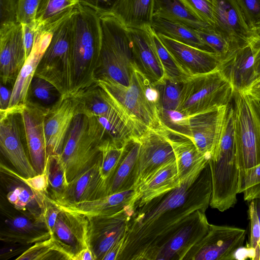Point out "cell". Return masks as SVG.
I'll return each instance as SVG.
<instances>
[{"label":"cell","instance_id":"cell-1","mask_svg":"<svg viewBox=\"0 0 260 260\" xmlns=\"http://www.w3.org/2000/svg\"><path fill=\"white\" fill-rule=\"evenodd\" d=\"M212 194L209 163L193 182L136 208L129 219L118 260H152L157 250L198 210L206 211Z\"/></svg>","mask_w":260,"mask_h":260},{"label":"cell","instance_id":"cell-2","mask_svg":"<svg viewBox=\"0 0 260 260\" xmlns=\"http://www.w3.org/2000/svg\"><path fill=\"white\" fill-rule=\"evenodd\" d=\"M96 82L134 138L138 139L149 129L164 128L157 91L134 63L128 86L106 76L98 78Z\"/></svg>","mask_w":260,"mask_h":260},{"label":"cell","instance_id":"cell-3","mask_svg":"<svg viewBox=\"0 0 260 260\" xmlns=\"http://www.w3.org/2000/svg\"><path fill=\"white\" fill-rule=\"evenodd\" d=\"M73 82L74 95L96 82L102 46V27L99 14L78 4L72 14Z\"/></svg>","mask_w":260,"mask_h":260},{"label":"cell","instance_id":"cell-4","mask_svg":"<svg viewBox=\"0 0 260 260\" xmlns=\"http://www.w3.org/2000/svg\"><path fill=\"white\" fill-rule=\"evenodd\" d=\"M212 181L210 206L223 212L236 204L239 169L234 139L232 103L228 105L218 145L209 161Z\"/></svg>","mask_w":260,"mask_h":260},{"label":"cell","instance_id":"cell-5","mask_svg":"<svg viewBox=\"0 0 260 260\" xmlns=\"http://www.w3.org/2000/svg\"><path fill=\"white\" fill-rule=\"evenodd\" d=\"M109 137L96 118L79 113L74 118L59 154L69 183L100 158V146Z\"/></svg>","mask_w":260,"mask_h":260},{"label":"cell","instance_id":"cell-6","mask_svg":"<svg viewBox=\"0 0 260 260\" xmlns=\"http://www.w3.org/2000/svg\"><path fill=\"white\" fill-rule=\"evenodd\" d=\"M232 104L236 159L243 172L260 164V102L245 91L234 90Z\"/></svg>","mask_w":260,"mask_h":260},{"label":"cell","instance_id":"cell-7","mask_svg":"<svg viewBox=\"0 0 260 260\" xmlns=\"http://www.w3.org/2000/svg\"><path fill=\"white\" fill-rule=\"evenodd\" d=\"M99 15L102 39L96 80L106 76L128 86L134 64L128 29L111 15Z\"/></svg>","mask_w":260,"mask_h":260},{"label":"cell","instance_id":"cell-8","mask_svg":"<svg viewBox=\"0 0 260 260\" xmlns=\"http://www.w3.org/2000/svg\"><path fill=\"white\" fill-rule=\"evenodd\" d=\"M72 14L53 29L50 43L35 75L50 82L62 95L71 94L72 88Z\"/></svg>","mask_w":260,"mask_h":260},{"label":"cell","instance_id":"cell-9","mask_svg":"<svg viewBox=\"0 0 260 260\" xmlns=\"http://www.w3.org/2000/svg\"><path fill=\"white\" fill-rule=\"evenodd\" d=\"M234 87L220 68L191 76L183 82L176 110L191 115L228 106L233 100Z\"/></svg>","mask_w":260,"mask_h":260},{"label":"cell","instance_id":"cell-10","mask_svg":"<svg viewBox=\"0 0 260 260\" xmlns=\"http://www.w3.org/2000/svg\"><path fill=\"white\" fill-rule=\"evenodd\" d=\"M245 230L209 224L208 232L188 251L183 260H233L243 246Z\"/></svg>","mask_w":260,"mask_h":260},{"label":"cell","instance_id":"cell-11","mask_svg":"<svg viewBox=\"0 0 260 260\" xmlns=\"http://www.w3.org/2000/svg\"><path fill=\"white\" fill-rule=\"evenodd\" d=\"M138 139L140 148L134 183L135 189L162 166L176 160L164 128L149 129Z\"/></svg>","mask_w":260,"mask_h":260},{"label":"cell","instance_id":"cell-12","mask_svg":"<svg viewBox=\"0 0 260 260\" xmlns=\"http://www.w3.org/2000/svg\"><path fill=\"white\" fill-rule=\"evenodd\" d=\"M214 28L234 53L257 37L247 24L237 0H213Z\"/></svg>","mask_w":260,"mask_h":260},{"label":"cell","instance_id":"cell-13","mask_svg":"<svg viewBox=\"0 0 260 260\" xmlns=\"http://www.w3.org/2000/svg\"><path fill=\"white\" fill-rule=\"evenodd\" d=\"M134 212L133 206H129L114 215L88 218V245L95 260H103L110 249L124 236Z\"/></svg>","mask_w":260,"mask_h":260},{"label":"cell","instance_id":"cell-14","mask_svg":"<svg viewBox=\"0 0 260 260\" xmlns=\"http://www.w3.org/2000/svg\"><path fill=\"white\" fill-rule=\"evenodd\" d=\"M209 224L205 212L196 211L158 248L152 260H183L188 251L207 234Z\"/></svg>","mask_w":260,"mask_h":260},{"label":"cell","instance_id":"cell-15","mask_svg":"<svg viewBox=\"0 0 260 260\" xmlns=\"http://www.w3.org/2000/svg\"><path fill=\"white\" fill-rule=\"evenodd\" d=\"M79 113L80 103L71 94L62 95L49 108L44 120L47 156L61 153L73 119Z\"/></svg>","mask_w":260,"mask_h":260},{"label":"cell","instance_id":"cell-16","mask_svg":"<svg viewBox=\"0 0 260 260\" xmlns=\"http://www.w3.org/2000/svg\"><path fill=\"white\" fill-rule=\"evenodd\" d=\"M48 109L27 100L20 113L30 160L38 174L45 171L47 159L44 120Z\"/></svg>","mask_w":260,"mask_h":260},{"label":"cell","instance_id":"cell-17","mask_svg":"<svg viewBox=\"0 0 260 260\" xmlns=\"http://www.w3.org/2000/svg\"><path fill=\"white\" fill-rule=\"evenodd\" d=\"M0 148L3 155L11 163L16 171L25 177L37 173L24 150L20 129L19 113H0Z\"/></svg>","mask_w":260,"mask_h":260},{"label":"cell","instance_id":"cell-18","mask_svg":"<svg viewBox=\"0 0 260 260\" xmlns=\"http://www.w3.org/2000/svg\"><path fill=\"white\" fill-rule=\"evenodd\" d=\"M227 107L188 115L191 140L199 151L210 159L218 145Z\"/></svg>","mask_w":260,"mask_h":260},{"label":"cell","instance_id":"cell-19","mask_svg":"<svg viewBox=\"0 0 260 260\" xmlns=\"http://www.w3.org/2000/svg\"><path fill=\"white\" fill-rule=\"evenodd\" d=\"M26 59L22 24L0 29L1 83L14 85Z\"/></svg>","mask_w":260,"mask_h":260},{"label":"cell","instance_id":"cell-20","mask_svg":"<svg viewBox=\"0 0 260 260\" xmlns=\"http://www.w3.org/2000/svg\"><path fill=\"white\" fill-rule=\"evenodd\" d=\"M128 30L133 62L136 68L152 85L162 81L165 73L154 46L152 27Z\"/></svg>","mask_w":260,"mask_h":260},{"label":"cell","instance_id":"cell-21","mask_svg":"<svg viewBox=\"0 0 260 260\" xmlns=\"http://www.w3.org/2000/svg\"><path fill=\"white\" fill-rule=\"evenodd\" d=\"M88 218L86 216L61 209L50 237L56 241L73 260L79 252L88 246Z\"/></svg>","mask_w":260,"mask_h":260},{"label":"cell","instance_id":"cell-22","mask_svg":"<svg viewBox=\"0 0 260 260\" xmlns=\"http://www.w3.org/2000/svg\"><path fill=\"white\" fill-rule=\"evenodd\" d=\"M4 223L0 239L6 243L31 245L50 237L43 217H36L19 212L8 214Z\"/></svg>","mask_w":260,"mask_h":260},{"label":"cell","instance_id":"cell-23","mask_svg":"<svg viewBox=\"0 0 260 260\" xmlns=\"http://www.w3.org/2000/svg\"><path fill=\"white\" fill-rule=\"evenodd\" d=\"M157 35L179 66L190 76L208 73L219 68L220 59L215 53Z\"/></svg>","mask_w":260,"mask_h":260},{"label":"cell","instance_id":"cell-24","mask_svg":"<svg viewBox=\"0 0 260 260\" xmlns=\"http://www.w3.org/2000/svg\"><path fill=\"white\" fill-rule=\"evenodd\" d=\"M53 29L37 31L32 51L26 59L13 86L8 110L21 112L27 101V92L30 82L50 43Z\"/></svg>","mask_w":260,"mask_h":260},{"label":"cell","instance_id":"cell-25","mask_svg":"<svg viewBox=\"0 0 260 260\" xmlns=\"http://www.w3.org/2000/svg\"><path fill=\"white\" fill-rule=\"evenodd\" d=\"M101 156L92 167L72 179L59 200L54 201L49 196L50 199L55 203L66 204L93 200L107 196V185L101 175Z\"/></svg>","mask_w":260,"mask_h":260},{"label":"cell","instance_id":"cell-26","mask_svg":"<svg viewBox=\"0 0 260 260\" xmlns=\"http://www.w3.org/2000/svg\"><path fill=\"white\" fill-rule=\"evenodd\" d=\"M166 131L175 153L180 184L194 181L210 158L202 154L190 139Z\"/></svg>","mask_w":260,"mask_h":260},{"label":"cell","instance_id":"cell-27","mask_svg":"<svg viewBox=\"0 0 260 260\" xmlns=\"http://www.w3.org/2000/svg\"><path fill=\"white\" fill-rule=\"evenodd\" d=\"M135 193V189L132 188L93 200L66 204L55 203L49 198L61 209L82 214L89 218L114 215L133 206Z\"/></svg>","mask_w":260,"mask_h":260},{"label":"cell","instance_id":"cell-28","mask_svg":"<svg viewBox=\"0 0 260 260\" xmlns=\"http://www.w3.org/2000/svg\"><path fill=\"white\" fill-rule=\"evenodd\" d=\"M73 95L79 102L81 113L106 119L132 136L118 113L106 98L103 89L96 82Z\"/></svg>","mask_w":260,"mask_h":260},{"label":"cell","instance_id":"cell-29","mask_svg":"<svg viewBox=\"0 0 260 260\" xmlns=\"http://www.w3.org/2000/svg\"><path fill=\"white\" fill-rule=\"evenodd\" d=\"M181 185L176 160L164 165L135 189L132 199L134 210Z\"/></svg>","mask_w":260,"mask_h":260},{"label":"cell","instance_id":"cell-30","mask_svg":"<svg viewBox=\"0 0 260 260\" xmlns=\"http://www.w3.org/2000/svg\"><path fill=\"white\" fill-rule=\"evenodd\" d=\"M255 39L239 49L231 60L219 67L234 90H246L256 81L253 45Z\"/></svg>","mask_w":260,"mask_h":260},{"label":"cell","instance_id":"cell-31","mask_svg":"<svg viewBox=\"0 0 260 260\" xmlns=\"http://www.w3.org/2000/svg\"><path fill=\"white\" fill-rule=\"evenodd\" d=\"M154 4L155 0H116L105 14L113 16L127 29H147L151 27Z\"/></svg>","mask_w":260,"mask_h":260},{"label":"cell","instance_id":"cell-32","mask_svg":"<svg viewBox=\"0 0 260 260\" xmlns=\"http://www.w3.org/2000/svg\"><path fill=\"white\" fill-rule=\"evenodd\" d=\"M3 174L8 191L6 197L13 207L25 214L43 217L44 193L37 191L17 179Z\"/></svg>","mask_w":260,"mask_h":260},{"label":"cell","instance_id":"cell-33","mask_svg":"<svg viewBox=\"0 0 260 260\" xmlns=\"http://www.w3.org/2000/svg\"><path fill=\"white\" fill-rule=\"evenodd\" d=\"M140 142L138 139L127 140L120 160L107 183V195L134 188Z\"/></svg>","mask_w":260,"mask_h":260},{"label":"cell","instance_id":"cell-34","mask_svg":"<svg viewBox=\"0 0 260 260\" xmlns=\"http://www.w3.org/2000/svg\"><path fill=\"white\" fill-rule=\"evenodd\" d=\"M78 0H42L38 9L37 31L52 29L74 12Z\"/></svg>","mask_w":260,"mask_h":260},{"label":"cell","instance_id":"cell-35","mask_svg":"<svg viewBox=\"0 0 260 260\" xmlns=\"http://www.w3.org/2000/svg\"><path fill=\"white\" fill-rule=\"evenodd\" d=\"M151 27L157 34L203 50L213 52L200 38L196 29L183 24L153 16Z\"/></svg>","mask_w":260,"mask_h":260},{"label":"cell","instance_id":"cell-36","mask_svg":"<svg viewBox=\"0 0 260 260\" xmlns=\"http://www.w3.org/2000/svg\"><path fill=\"white\" fill-rule=\"evenodd\" d=\"M153 16L183 24L194 29L208 25L200 20L181 0H155Z\"/></svg>","mask_w":260,"mask_h":260},{"label":"cell","instance_id":"cell-37","mask_svg":"<svg viewBox=\"0 0 260 260\" xmlns=\"http://www.w3.org/2000/svg\"><path fill=\"white\" fill-rule=\"evenodd\" d=\"M16 260H72L70 255L52 237L28 248Z\"/></svg>","mask_w":260,"mask_h":260},{"label":"cell","instance_id":"cell-38","mask_svg":"<svg viewBox=\"0 0 260 260\" xmlns=\"http://www.w3.org/2000/svg\"><path fill=\"white\" fill-rule=\"evenodd\" d=\"M125 143H120L108 137L100 146L101 152L100 172L107 185L120 160Z\"/></svg>","mask_w":260,"mask_h":260},{"label":"cell","instance_id":"cell-39","mask_svg":"<svg viewBox=\"0 0 260 260\" xmlns=\"http://www.w3.org/2000/svg\"><path fill=\"white\" fill-rule=\"evenodd\" d=\"M45 169L47 173L49 188L51 190L50 195L48 194L52 200H59L68 185L65 169L59 154L47 156Z\"/></svg>","mask_w":260,"mask_h":260},{"label":"cell","instance_id":"cell-40","mask_svg":"<svg viewBox=\"0 0 260 260\" xmlns=\"http://www.w3.org/2000/svg\"><path fill=\"white\" fill-rule=\"evenodd\" d=\"M61 95L58 89L50 82L34 76L28 88L27 100L50 108L60 99Z\"/></svg>","mask_w":260,"mask_h":260},{"label":"cell","instance_id":"cell-41","mask_svg":"<svg viewBox=\"0 0 260 260\" xmlns=\"http://www.w3.org/2000/svg\"><path fill=\"white\" fill-rule=\"evenodd\" d=\"M152 37L157 54L163 68L165 77L179 82H184L191 76L177 63L152 29Z\"/></svg>","mask_w":260,"mask_h":260},{"label":"cell","instance_id":"cell-42","mask_svg":"<svg viewBox=\"0 0 260 260\" xmlns=\"http://www.w3.org/2000/svg\"><path fill=\"white\" fill-rule=\"evenodd\" d=\"M196 31L202 41L219 57L220 66L228 62L234 57L235 54L232 51L225 39L213 26L208 25L196 29Z\"/></svg>","mask_w":260,"mask_h":260},{"label":"cell","instance_id":"cell-43","mask_svg":"<svg viewBox=\"0 0 260 260\" xmlns=\"http://www.w3.org/2000/svg\"><path fill=\"white\" fill-rule=\"evenodd\" d=\"M163 127L169 133L191 140L189 117L177 111L159 109Z\"/></svg>","mask_w":260,"mask_h":260},{"label":"cell","instance_id":"cell-44","mask_svg":"<svg viewBox=\"0 0 260 260\" xmlns=\"http://www.w3.org/2000/svg\"><path fill=\"white\" fill-rule=\"evenodd\" d=\"M183 84V82L165 77L162 81L153 85L158 94L159 109H177Z\"/></svg>","mask_w":260,"mask_h":260},{"label":"cell","instance_id":"cell-45","mask_svg":"<svg viewBox=\"0 0 260 260\" xmlns=\"http://www.w3.org/2000/svg\"><path fill=\"white\" fill-rule=\"evenodd\" d=\"M250 202L260 197V164L245 171L239 172L238 193Z\"/></svg>","mask_w":260,"mask_h":260},{"label":"cell","instance_id":"cell-46","mask_svg":"<svg viewBox=\"0 0 260 260\" xmlns=\"http://www.w3.org/2000/svg\"><path fill=\"white\" fill-rule=\"evenodd\" d=\"M0 168L1 173L17 179L32 189L41 193L48 192L47 189L49 188V182L47 173L45 169L42 174H37L33 177H25L16 171L8 168L2 162L1 163Z\"/></svg>","mask_w":260,"mask_h":260},{"label":"cell","instance_id":"cell-47","mask_svg":"<svg viewBox=\"0 0 260 260\" xmlns=\"http://www.w3.org/2000/svg\"><path fill=\"white\" fill-rule=\"evenodd\" d=\"M200 20L214 26L213 0H181Z\"/></svg>","mask_w":260,"mask_h":260},{"label":"cell","instance_id":"cell-48","mask_svg":"<svg viewBox=\"0 0 260 260\" xmlns=\"http://www.w3.org/2000/svg\"><path fill=\"white\" fill-rule=\"evenodd\" d=\"M250 220V237L246 245L254 253V260H260V225L253 200L250 202L248 210Z\"/></svg>","mask_w":260,"mask_h":260},{"label":"cell","instance_id":"cell-49","mask_svg":"<svg viewBox=\"0 0 260 260\" xmlns=\"http://www.w3.org/2000/svg\"><path fill=\"white\" fill-rule=\"evenodd\" d=\"M41 1L42 0H17L18 22L36 25V13Z\"/></svg>","mask_w":260,"mask_h":260},{"label":"cell","instance_id":"cell-50","mask_svg":"<svg viewBox=\"0 0 260 260\" xmlns=\"http://www.w3.org/2000/svg\"><path fill=\"white\" fill-rule=\"evenodd\" d=\"M17 0H0V29L17 24Z\"/></svg>","mask_w":260,"mask_h":260},{"label":"cell","instance_id":"cell-51","mask_svg":"<svg viewBox=\"0 0 260 260\" xmlns=\"http://www.w3.org/2000/svg\"><path fill=\"white\" fill-rule=\"evenodd\" d=\"M244 19L252 30L260 20V0H237Z\"/></svg>","mask_w":260,"mask_h":260},{"label":"cell","instance_id":"cell-52","mask_svg":"<svg viewBox=\"0 0 260 260\" xmlns=\"http://www.w3.org/2000/svg\"><path fill=\"white\" fill-rule=\"evenodd\" d=\"M48 193H44L45 200L43 217L51 237L61 209L50 199Z\"/></svg>","mask_w":260,"mask_h":260},{"label":"cell","instance_id":"cell-53","mask_svg":"<svg viewBox=\"0 0 260 260\" xmlns=\"http://www.w3.org/2000/svg\"><path fill=\"white\" fill-rule=\"evenodd\" d=\"M116 0H78L80 5L96 11L99 15L109 12Z\"/></svg>","mask_w":260,"mask_h":260},{"label":"cell","instance_id":"cell-54","mask_svg":"<svg viewBox=\"0 0 260 260\" xmlns=\"http://www.w3.org/2000/svg\"><path fill=\"white\" fill-rule=\"evenodd\" d=\"M23 28V39L25 47L26 59L30 54L34 47L37 31L34 24H22Z\"/></svg>","mask_w":260,"mask_h":260},{"label":"cell","instance_id":"cell-55","mask_svg":"<svg viewBox=\"0 0 260 260\" xmlns=\"http://www.w3.org/2000/svg\"><path fill=\"white\" fill-rule=\"evenodd\" d=\"M1 83L0 88V112H4L9 109L12 95V91Z\"/></svg>","mask_w":260,"mask_h":260},{"label":"cell","instance_id":"cell-56","mask_svg":"<svg viewBox=\"0 0 260 260\" xmlns=\"http://www.w3.org/2000/svg\"><path fill=\"white\" fill-rule=\"evenodd\" d=\"M124 237V236L110 249L103 257V260H118L123 248Z\"/></svg>","mask_w":260,"mask_h":260},{"label":"cell","instance_id":"cell-57","mask_svg":"<svg viewBox=\"0 0 260 260\" xmlns=\"http://www.w3.org/2000/svg\"><path fill=\"white\" fill-rule=\"evenodd\" d=\"M254 48V68L256 80L260 78V36L255 39L253 43Z\"/></svg>","mask_w":260,"mask_h":260},{"label":"cell","instance_id":"cell-58","mask_svg":"<svg viewBox=\"0 0 260 260\" xmlns=\"http://www.w3.org/2000/svg\"><path fill=\"white\" fill-rule=\"evenodd\" d=\"M73 260H95L89 246L82 249L73 258Z\"/></svg>","mask_w":260,"mask_h":260},{"label":"cell","instance_id":"cell-59","mask_svg":"<svg viewBox=\"0 0 260 260\" xmlns=\"http://www.w3.org/2000/svg\"><path fill=\"white\" fill-rule=\"evenodd\" d=\"M254 96H260V78L253 83L248 89L244 90Z\"/></svg>","mask_w":260,"mask_h":260},{"label":"cell","instance_id":"cell-60","mask_svg":"<svg viewBox=\"0 0 260 260\" xmlns=\"http://www.w3.org/2000/svg\"><path fill=\"white\" fill-rule=\"evenodd\" d=\"M253 201L260 225V197L253 200Z\"/></svg>","mask_w":260,"mask_h":260},{"label":"cell","instance_id":"cell-61","mask_svg":"<svg viewBox=\"0 0 260 260\" xmlns=\"http://www.w3.org/2000/svg\"><path fill=\"white\" fill-rule=\"evenodd\" d=\"M260 102V96L256 97L255 96Z\"/></svg>","mask_w":260,"mask_h":260},{"label":"cell","instance_id":"cell-62","mask_svg":"<svg viewBox=\"0 0 260 260\" xmlns=\"http://www.w3.org/2000/svg\"><path fill=\"white\" fill-rule=\"evenodd\" d=\"M256 97H258V96H256Z\"/></svg>","mask_w":260,"mask_h":260}]
</instances>
